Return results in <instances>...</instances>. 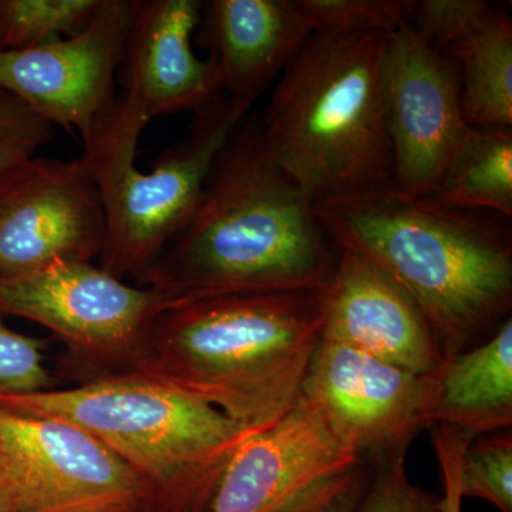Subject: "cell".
<instances>
[{
    "instance_id": "cell-15",
    "label": "cell",
    "mask_w": 512,
    "mask_h": 512,
    "mask_svg": "<svg viewBox=\"0 0 512 512\" xmlns=\"http://www.w3.org/2000/svg\"><path fill=\"white\" fill-rule=\"evenodd\" d=\"M335 251L338 261L325 289L320 339L417 375L436 372L444 362L443 352L412 296L363 256Z\"/></svg>"
},
{
    "instance_id": "cell-29",
    "label": "cell",
    "mask_w": 512,
    "mask_h": 512,
    "mask_svg": "<svg viewBox=\"0 0 512 512\" xmlns=\"http://www.w3.org/2000/svg\"><path fill=\"white\" fill-rule=\"evenodd\" d=\"M0 512H3L2 510H0Z\"/></svg>"
},
{
    "instance_id": "cell-20",
    "label": "cell",
    "mask_w": 512,
    "mask_h": 512,
    "mask_svg": "<svg viewBox=\"0 0 512 512\" xmlns=\"http://www.w3.org/2000/svg\"><path fill=\"white\" fill-rule=\"evenodd\" d=\"M101 0H0V53L19 52L79 32Z\"/></svg>"
},
{
    "instance_id": "cell-24",
    "label": "cell",
    "mask_w": 512,
    "mask_h": 512,
    "mask_svg": "<svg viewBox=\"0 0 512 512\" xmlns=\"http://www.w3.org/2000/svg\"><path fill=\"white\" fill-rule=\"evenodd\" d=\"M0 312V397L53 390L45 365L46 340L10 329Z\"/></svg>"
},
{
    "instance_id": "cell-27",
    "label": "cell",
    "mask_w": 512,
    "mask_h": 512,
    "mask_svg": "<svg viewBox=\"0 0 512 512\" xmlns=\"http://www.w3.org/2000/svg\"><path fill=\"white\" fill-rule=\"evenodd\" d=\"M434 451L439 461L441 483H443L444 512H461L460 490H458V470L464 450L473 441L467 434L446 426L431 427Z\"/></svg>"
},
{
    "instance_id": "cell-26",
    "label": "cell",
    "mask_w": 512,
    "mask_h": 512,
    "mask_svg": "<svg viewBox=\"0 0 512 512\" xmlns=\"http://www.w3.org/2000/svg\"><path fill=\"white\" fill-rule=\"evenodd\" d=\"M367 463L359 461L349 470L312 485L279 512H355L372 477Z\"/></svg>"
},
{
    "instance_id": "cell-22",
    "label": "cell",
    "mask_w": 512,
    "mask_h": 512,
    "mask_svg": "<svg viewBox=\"0 0 512 512\" xmlns=\"http://www.w3.org/2000/svg\"><path fill=\"white\" fill-rule=\"evenodd\" d=\"M461 498H478L512 512L511 430L477 437L464 450L458 470Z\"/></svg>"
},
{
    "instance_id": "cell-16",
    "label": "cell",
    "mask_w": 512,
    "mask_h": 512,
    "mask_svg": "<svg viewBox=\"0 0 512 512\" xmlns=\"http://www.w3.org/2000/svg\"><path fill=\"white\" fill-rule=\"evenodd\" d=\"M414 28L461 74L468 126L512 128V20L485 0L417 2Z\"/></svg>"
},
{
    "instance_id": "cell-19",
    "label": "cell",
    "mask_w": 512,
    "mask_h": 512,
    "mask_svg": "<svg viewBox=\"0 0 512 512\" xmlns=\"http://www.w3.org/2000/svg\"><path fill=\"white\" fill-rule=\"evenodd\" d=\"M434 200L451 208L512 217V128L471 127Z\"/></svg>"
},
{
    "instance_id": "cell-10",
    "label": "cell",
    "mask_w": 512,
    "mask_h": 512,
    "mask_svg": "<svg viewBox=\"0 0 512 512\" xmlns=\"http://www.w3.org/2000/svg\"><path fill=\"white\" fill-rule=\"evenodd\" d=\"M387 127L393 190L430 197L466 140L461 74L414 25L389 36L386 53Z\"/></svg>"
},
{
    "instance_id": "cell-3",
    "label": "cell",
    "mask_w": 512,
    "mask_h": 512,
    "mask_svg": "<svg viewBox=\"0 0 512 512\" xmlns=\"http://www.w3.org/2000/svg\"><path fill=\"white\" fill-rule=\"evenodd\" d=\"M325 289L181 303L158 316L140 369L245 429L291 412L322 336Z\"/></svg>"
},
{
    "instance_id": "cell-17",
    "label": "cell",
    "mask_w": 512,
    "mask_h": 512,
    "mask_svg": "<svg viewBox=\"0 0 512 512\" xmlns=\"http://www.w3.org/2000/svg\"><path fill=\"white\" fill-rule=\"evenodd\" d=\"M204 9L222 93L245 103L258 100L313 33L298 0H212Z\"/></svg>"
},
{
    "instance_id": "cell-6",
    "label": "cell",
    "mask_w": 512,
    "mask_h": 512,
    "mask_svg": "<svg viewBox=\"0 0 512 512\" xmlns=\"http://www.w3.org/2000/svg\"><path fill=\"white\" fill-rule=\"evenodd\" d=\"M254 104L225 96L195 116L190 136L165 150L150 173L138 170L147 124L119 103L83 143V161L99 188L106 238L100 266L119 279L140 278L184 228L215 160Z\"/></svg>"
},
{
    "instance_id": "cell-7",
    "label": "cell",
    "mask_w": 512,
    "mask_h": 512,
    "mask_svg": "<svg viewBox=\"0 0 512 512\" xmlns=\"http://www.w3.org/2000/svg\"><path fill=\"white\" fill-rule=\"evenodd\" d=\"M163 296L127 284L92 261L57 259L0 276V312L49 329L67 348V372L83 383L140 369Z\"/></svg>"
},
{
    "instance_id": "cell-25",
    "label": "cell",
    "mask_w": 512,
    "mask_h": 512,
    "mask_svg": "<svg viewBox=\"0 0 512 512\" xmlns=\"http://www.w3.org/2000/svg\"><path fill=\"white\" fill-rule=\"evenodd\" d=\"M55 137V127L0 86V180L37 156Z\"/></svg>"
},
{
    "instance_id": "cell-5",
    "label": "cell",
    "mask_w": 512,
    "mask_h": 512,
    "mask_svg": "<svg viewBox=\"0 0 512 512\" xmlns=\"http://www.w3.org/2000/svg\"><path fill=\"white\" fill-rule=\"evenodd\" d=\"M0 406L64 420L92 434L173 512L211 504L232 454L258 433L143 370L72 389L0 397Z\"/></svg>"
},
{
    "instance_id": "cell-18",
    "label": "cell",
    "mask_w": 512,
    "mask_h": 512,
    "mask_svg": "<svg viewBox=\"0 0 512 512\" xmlns=\"http://www.w3.org/2000/svg\"><path fill=\"white\" fill-rule=\"evenodd\" d=\"M433 426L451 427L473 439L511 430V318L483 345L441 363L436 370Z\"/></svg>"
},
{
    "instance_id": "cell-28",
    "label": "cell",
    "mask_w": 512,
    "mask_h": 512,
    "mask_svg": "<svg viewBox=\"0 0 512 512\" xmlns=\"http://www.w3.org/2000/svg\"><path fill=\"white\" fill-rule=\"evenodd\" d=\"M211 504L200 505V507L188 508V510H184V511H180V512H210Z\"/></svg>"
},
{
    "instance_id": "cell-8",
    "label": "cell",
    "mask_w": 512,
    "mask_h": 512,
    "mask_svg": "<svg viewBox=\"0 0 512 512\" xmlns=\"http://www.w3.org/2000/svg\"><path fill=\"white\" fill-rule=\"evenodd\" d=\"M3 512H173L92 434L0 406Z\"/></svg>"
},
{
    "instance_id": "cell-13",
    "label": "cell",
    "mask_w": 512,
    "mask_h": 512,
    "mask_svg": "<svg viewBox=\"0 0 512 512\" xmlns=\"http://www.w3.org/2000/svg\"><path fill=\"white\" fill-rule=\"evenodd\" d=\"M202 10L200 0H133L117 103L144 123L197 116L221 96L214 57L200 59L192 49Z\"/></svg>"
},
{
    "instance_id": "cell-14",
    "label": "cell",
    "mask_w": 512,
    "mask_h": 512,
    "mask_svg": "<svg viewBox=\"0 0 512 512\" xmlns=\"http://www.w3.org/2000/svg\"><path fill=\"white\" fill-rule=\"evenodd\" d=\"M359 461L301 396L284 419L252 434L232 454L210 512L282 511L312 485Z\"/></svg>"
},
{
    "instance_id": "cell-1",
    "label": "cell",
    "mask_w": 512,
    "mask_h": 512,
    "mask_svg": "<svg viewBox=\"0 0 512 512\" xmlns=\"http://www.w3.org/2000/svg\"><path fill=\"white\" fill-rule=\"evenodd\" d=\"M335 249L313 202L276 164L261 117H245L212 165L184 228L136 285L168 308L247 293L323 291Z\"/></svg>"
},
{
    "instance_id": "cell-12",
    "label": "cell",
    "mask_w": 512,
    "mask_h": 512,
    "mask_svg": "<svg viewBox=\"0 0 512 512\" xmlns=\"http://www.w3.org/2000/svg\"><path fill=\"white\" fill-rule=\"evenodd\" d=\"M106 217L83 158L33 157L0 180V276L100 258Z\"/></svg>"
},
{
    "instance_id": "cell-11",
    "label": "cell",
    "mask_w": 512,
    "mask_h": 512,
    "mask_svg": "<svg viewBox=\"0 0 512 512\" xmlns=\"http://www.w3.org/2000/svg\"><path fill=\"white\" fill-rule=\"evenodd\" d=\"M133 0H101L83 29L19 52L0 53V86L83 143L113 113Z\"/></svg>"
},
{
    "instance_id": "cell-4",
    "label": "cell",
    "mask_w": 512,
    "mask_h": 512,
    "mask_svg": "<svg viewBox=\"0 0 512 512\" xmlns=\"http://www.w3.org/2000/svg\"><path fill=\"white\" fill-rule=\"evenodd\" d=\"M389 36L312 33L279 76L262 138L313 205L392 185Z\"/></svg>"
},
{
    "instance_id": "cell-2",
    "label": "cell",
    "mask_w": 512,
    "mask_h": 512,
    "mask_svg": "<svg viewBox=\"0 0 512 512\" xmlns=\"http://www.w3.org/2000/svg\"><path fill=\"white\" fill-rule=\"evenodd\" d=\"M333 249L366 258L409 293L444 360L512 308V235L505 222L389 187L313 205Z\"/></svg>"
},
{
    "instance_id": "cell-9",
    "label": "cell",
    "mask_w": 512,
    "mask_h": 512,
    "mask_svg": "<svg viewBox=\"0 0 512 512\" xmlns=\"http://www.w3.org/2000/svg\"><path fill=\"white\" fill-rule=\"evenodd\" d=\"M302 396L318 407L343 446L362 460L377 461L407 453L421 431L430 429L436 372L417 375L320 339Z\"/></svg>"
},
{
    "instance_id": "cell-23",
    "label": "cell",
    "mask_w": 512,
    "mask_h": 512,
    "mask_svg": "<svg viewBox=\"0 0 512 512\" xmlns=\"http://www.w3.org/2000/svg\"><path fill=\"white\" fill-rule=\"evenodd\" d=\"M355 512H444L443 497L410 480L406 453L375 461L369 485Z\"/></svg>"
},
{
    "instance_id": "cell-21",
    "label": "cell",
    "mask_w": 512,
    "mask_h": 512,
    "mask_svg": "<svg viewBox=\"0 0 512 512\" xmlns=\"http://www.w3.org/2000/svg\"><path fill=\"white\" fill-rule=\"evenodd\" d=\"M312 32L392 35L412 25L417 2L413 0H298Z\"/></svg>"
}]
</instances>
